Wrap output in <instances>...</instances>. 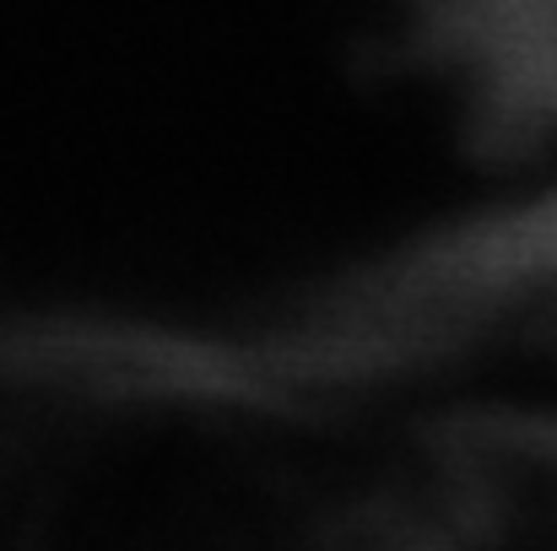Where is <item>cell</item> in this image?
<instances>
[{
    "mask_svg": "<svg viewBox=\"0 0 557 551\" xmlns=\"http://www.w3.org/2000/svg\"><path fill=\"white\" fill-rule=\"evenodd\" d=\"M400 38L476 147L557 168V0H400Z\"/></svg>",
    "mask_w": 557,
    "mask_h": 551,
    "instance_id": "cell-1",
    "label": "cell"
}]
</instances>
